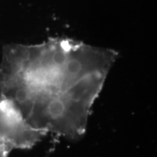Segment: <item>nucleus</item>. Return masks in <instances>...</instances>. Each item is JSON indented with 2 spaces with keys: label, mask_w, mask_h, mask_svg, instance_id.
I'll use <instances>...</instances> for the list:
<instances>
[{
  "label": "nucleus",
  "mask_w": 157,
  "mask_h": 157,
  "mask_svg": "<svg viewBox=\"0 0 157 157\" xmlns=\"http://www.w3.org/2000/svg\"><path fill=\"white\" fill-rule=\"evenodd\" d=\"M118 52L68 38L7 44L0 63V100L31 127L71 140L87 129L91 109Z\"/></svg>",
  "instance_id": "nucleus-1"
},
{
  "label": "nucleus",
  "mask_w": 157,
  "mask_h": 157,
  "mask_svg": "<svg viewBox=\"0 0 157 157\" xmlns=\"http://www.w3.org/2000/svg\"><path fill=\"white\" fill-rule=\"evenodd\" d=\"M47 135L31 127L13 103L0 100V143L12 150L29 149Z\"/></svg>",
  "instance_id": "nucleus-2"
},
{
  "label": "nucleus",
  "mask_w": 157,
  "mask_h": 157,
  "mask_svg": "<svg viewBox=\"0 0 157 157\" xmlns=\"http://www.w3.org/2000/svg\"><path fill=\"white\" fill-rule=\"evenodd\" d=\"M12 149L4 143H0V157H8Z\"/></svg>",
  "instance_id": "nucleus-3"
}]
</instances>
